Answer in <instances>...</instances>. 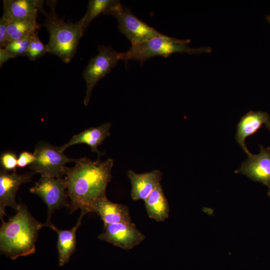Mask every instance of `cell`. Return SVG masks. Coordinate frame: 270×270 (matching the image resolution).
<instances>
[{
  "instance_id": "obj_22",
  "label": "cell",
  "mask_w": 270,
  "mask_h": 270,
  "mask_svg": "<svg viewBox=\"0 0 270 270\" xmlns=\"http://www.w3.org/2000/svg\"><path fill=\"white\" fill-rule=\"evenodd\" d=\"M30 37L31 36L10 42L8 44L5 48L12 58H15L18 56H26L30 42Z\"/></svg>"
},
{
  "instance_id": "obj_27",
  "label": "cell",
  "mask_w": 270,
  "mask_h": 270,
  "mask_svg": "<svg viewBox=\"0 0 270 270\" xmlns=\"http://www.w3.org/2000/svg\"><path fill=\"white\" fill-rule=\"evenodd\" d=\"M266 19L270 23V16H266Z\"/></svg>"
},
{
  "instance_id": "obj_12",
  "label": "cell",
  "mask_w": 270,
  "mask_h": 270,
  "mask_svg": "<svg viewBox=\"0 0 270 270\" xmlns=\"http://www.w3.org/2000/svg\"><path fill=\"white\" fill-rule=\"evenodd\" d=\"M264 125L270 131V118L266 112L250 110L240 118L237 126L236 140L247 155L250 152L245 144L246 139L255 134Z\"/></svg>"
},
{
  "instance_id": "obj_6",
  "label": "cell",
  "mask_w": 270,
  "mask_h": 270,
  "mask_svg": "<svg viewBox=\"0 0 270 270\" xmlns=\"http://www.w3.org/2000/svg\"><path fill=\"white\" fill-rule=\"evenodd\" d=\"M33 154L36 160L29 168L41 176L62 178L64 175L66 164L71 162L76 163L78 160L66 156L58 147L46 142H38Z\"/></svg>"
},
{
  "instance_id": "obj_4",
  "label": "cell",
  "mask_w": 270,
  "mask_h": 270,
  "mask_svg": "<svg viewBox=\"0 0 270 270\" xmlns=\"http://www.w3.org/2000/svg\"><path fill=\"white\" fill-rule=\"evenodd\" d=\"M190 40H180L162 34L150 40L132 44L128 50L121 52V60H134L142 64L156 56L167 58L172 54L180 52L200 54L210 52V47L192 48L188 46Z\"/></svg>"
},
{
  "instance_id": "obj_2",
  "label": "cell",
  "mask_w": 270,
  "mask_h": 270,
  "mask_svg": "<svg viewBox=\"0 0 270 270\" xmlns=\"http://www.w3.org/2000/svg\"><path fill=\"white\" fill-rule=\"evenodd\" d=\"M16 214L8 222L2 220L0 228V250L2 254L14 260L32 254L42 224L30 214L26 206L18 204Z\"/></svg>"
},
{
  "instance_id": "obj_15",
  "label": "cell",
  "mask_w": 270,
  "mask_h": 270,
  "mask_svg": "<svg viewBox=\"0 0 270 270\" xmlns=\"http://www.w3.org/2000/svg\"><path fill=\"white\" fill-rule=\"evenodd\" d=\"M110 123L106 122L96 127H92L85 130L73 136L69 141L58 147V150L63 152L66 148L73 145L84 144L88 145L92 152H96L98 158H100L102 154L99 152L98 147L110 135Z\"/></svg>"
},
{
  "instance_id": "obj_19",
  "label": "cell",
  "mask_w": 270,
  "mask_h": 270,
  "mask_svg": "<svg viewBox=\"0 0 270 270\" xmlns=\"http://www.w3.org/2000/svg\"><path fill=\"white\" fill-rule=\"evenodd\" d=\"M40 26L41 25L38 24L36 18L8 21V43L30 36L38 32Z\"/></svg>"
},
{
  "instance_id": "obj_11",
  "label": "cell",
  "mask_w": 270,
  "mask_h": 270,
  "mask_svg": "<svg viewBox=\"0 0 270 270\" xmlns=\"http://www.w3.org/2000/svg\"><path fill=\"white\" fill-rule=\"evenodd\" d=\"M236 173H241L252 180L270 186V148L260 146L258 154L250 153Z\"/></svg>"
},
{
  "instance_id": "obj_23",
  "label": "cell",
  "mask_w": 270,
  "mask_h": 270,
  "mask_svg": "<svg viewBox=\"0 0 270 270\" xmlns=\"http://www.w3.org/2000/svg\"><path fill=\"white\" fill-rule=\"evenodd\" d=\"M18 158L16 154L12 152H3L0 158L2 169L8 171L15 170L17 166Z\"/></svg>"
},
{
  "instance_id": "obj_20",
  "label": "cell",
  "mask_w": 270,
  "mask_h": 270,
  "mask_svg": "<svg viewBox=\"0 0 270 270\" xmlns=\"http://www.w3.org/2000/svg\"><path fill=\"white\" fill-rule=\"evenodd\" d=\"M119 2L116 0H89L87 11L82 18L85 32L88 26L93 20L102 14H109L113 7Z\"/></svg>"
},
{
  "instance_id": "obj_28",
  "label": "cell",
  "mask_w": 270,
  "mask_h": 270,
  "mask_svg": "<svg viewBox=\"0 0 270 270\" xmlns=\"http://www.w3.org/2000/svg\"><path fill=\"white\" fill-rule=\"evenodd\" d=\"M268 188H269V189H268V195L270 196V186H268Z\"/></svg>"
},
{
  "instance_id": "obj_7",
  "label": "cell",
  "mask_w": 270,
  "mask_h": 270,
  "mask_svg": "<svg viewBox=\"0 0 270 270\" xmlns=\"http://www.w3.org/2000/svg\"><path fill=\"white\" fill-rule=\"evenodd\" d=\"M110 15L118 20L119 30L132 44H139L162 34L137 18L132 10L119 2L112 9Z\"/></svg>"
},
{
  "instance_id": "obj_24",
  "label": "cell",
  "mask_w": 270,
  "mask_h": 270,
  "mask_svg": "<svg viewBox=\"0 0 270 270\" xmlns=\"http://www.w3.org/2000/svg\"><path fill=\"white\" fill-rule=\"evenodd\" d=\"M36 160V156L31 152L24 151L20 152L18 157L17 166L19 168H24L30 166Z\"/></svg>"
},
{
  "instance_id": "obj_16",
  "label": "cell",
  "mask_w": 270,
  "mask_h": 270,
  "mask_svg": "<svg viewBox=\"0 0 270 270\" xmlns=\"http://www.w3.org/2000/svg\"><path fill=\"white\" fill-rule=\"evenodd\" d=\"M91 212H96L103 221L104 225L120 222H132L128 208L123 204L113 202L104 197L92 205Z\"/></svg>"
},
{
  "instance_id": "obj_13",
  "label": "cell",
  "mask_w": 270,
  "mask_h": 270,
  "mask_svg": "<svg viewBox=\"0 0 270 270\" xmlns=\"http://www.w3.org/2000/svg\"><path fill=\"white\" fill-rule=\"evenodd\" d=\"M132 185L130 196L132 200H144L160 185L162 172L158 170L142 174H137L132 170L127 172Z\"/></svg>"
},
{
  "instance_id": "obj_1",
  "label": "cell",
  "mask_w": 270,
  "mask_h": 270,
  "mask_svg": "<svg viewBox=\"0 0 270 270\" xmlns=\"http://www.w3.org/2000/svg\"><path fill=\"white\" fill-rule=\"evenodd\" d=\"M114 160L93 161L87 158H78L74 166L66 168L64 180L70 199L72 212L78 209L86 214L98 200L106 196V190L112 178Z\"/></svg>"
},
{
  "instance_id": "obj_9",
  "label": "cell",
  "mask_w": 270,
  "mask_h": 270,
  "mask_svg": "<svg viewBox=\"0 0 270 270\" xmlns=\"http://www.w3.org/2000/svg\"><path fill=\"white\" fill-rule=\"evenodd\" d=\"M98 238L122 249L130 250L141 243L145 236L132 222L104 225Z\"/></svg>"
},
{
  "instance_id": "obj_14",
  "label": "cell",
  "mask_w": 270,
  "mask_h": 270,
  "mask_svg": "<svg viewBox=\"0 0 270 270\" xmlns=\"http://www.w3.org/2000/svg\"><path fill=\"white\" fill-rule=\"evenodd\" d=\"M43 0H4L3 18L8 21L37 18L39 12H43Z\"/></svg>"
},
{
  "instance_id": "obj_17",
  "label": "cell",
  "mask_w": 270,
  "mask_h": 270,
  "mask_svg": "<svg viewBox=\"0 0 270 270\" xmlns=\"http://www.w3.org/2000/svg\"><path fill=\"white\" fill-rule=\"evenodd\" d=\"M86 213L81 210L80 216L75 226L71 229L63 230L58 228L52 223L48 226L54 230L58 234L57 248L58 264L60 266L66 264L71 256L74 253L76 246V233L81 224L83 216Z\"/></svg>"
},
{
  "instance_id": "obj_10",
  "label": "cell",
  "mask_w": 270,
  "mask_h": 270,
  "mask_svg": "<svg viewBox=\"0 0 270 270\" xmlns=\"http://www.w3.org/2000/svg\"><path fill=\"white\" fill-rule=\"evenodd\" d=\"M36 174L34 171L18 174L16 170L12 174L2 169L0 171V218L4 220V216L6 214V206H10L16 210L18 204L16 200V192L20 186L31 180L32 176Z\"/></svg>"
},
{
  "instance_id": "obj_21",
  "label": "cell",
  "mask_w": 270,
  "mask_h": 270,
  "mask_svg": "<svg viewBox=\"0 0 270 270\" xmlns=\"http://www.w3.org/2000/svg\"><path fill=\"white\" fill-rule=\"evenodd\" d=\"M48 52L46 45L40 41L38 32L31 36L26 56L30 60H36Z\"/></svg>"
},
{
  "instance_id": "obj_26",
  "label": "cell",
  "mask_w": 270,
  "mask_h": 270,
  "mask_svg": "<svg viewBox=\"0 0 270 270\" xmlns=\"http://www.w3.org/2000/svg\"><path fill=\"white\" fill-rule=\"evenodd\" d=\"M12 56L4 48H0V66H2L4 63L6 62L9 59L12 58Z\"/></svg>"
},
{
  "instance_id": "obj_8",
  "label": "cell",
  "mask_w": 270,
  "mask_h": 270,
  "mask_svg": "<svg viewBox=\"0 0 270 270\" xmlns=\"http://www.w3.org/2000/svg\"><path fill=\"white\" fill-rule=\"evenodd\" d=\"M66 188L64 179L62 178H54L41 176L40 179L30 189L31 193L40 196L48 208L47 226L52 223L51 216L54 212L62 207H69L68 198L66 192Z\"/></svg>"
},
{
  "instance_id": "obj_25",
  "label": "cell",
  "mask_w": 270,
  "mask_h": 270,
  "mask_svg": "<svg viewBox=\"0 0 270 270\" xmlns=\"http://www.w3.org/2000/svg\"><path fill=\"white\" fill-rule=\"evenodd\" d=\"M8 44V21L2 17L0 19V48H5Z\"/></svg>"
},
{
  "instance_id": "obj_5",
  "label": "cell",
  "mask_w": 270,
  "mask_h": 270,
  "mask_svg": "<svg viewBox=\"0 0 270 270\" xmlns=\"http://www.w3.org/2000/svg\"><path fill=\"white\" fill-rule=\"evenodd\" d=\"M120 60H121V52H116L110 46L99 45L98 54L90 59L82 72L86 88L84 100L85 106L89 103L94 88L110 72Z\"/></svg>"
},
{
  "instance_id": "obj_18",
  "label": "cell",
  "mask_w": 270,
  "mask_h": 270,
  "mask_svg": "<svg viewBox=\"0 0 270 270\" xmlns=\"http://www.w3.org/2000/svg\"><path fill=\"white\" fill-rule=\"evenodd\" d=\"M144 202L146 213L150 218L158 222L164 221L168 218L170 206L161 184Z\"/></svg>"
},
{
  "instance_id": "obj_3",
  "label": "cell",
  "mask_w": 270,
  "mask_h": 270,
  "mask_svg": "<svg viewBox=\"0 0 270 270\" xmlns=\"http://www.w3.org/2000/svg\"><path fill=\"white\" fill-rule=\"evenodd\" d=\"M56 1H48L50 8L48 12L44 10V26L49 34L46 45L48 52L56 55L64 62L68 63L74 56L80 38L85 32L82 18L76 23L64 22L56 12Z\"/></svg>"
}]
</instances>
